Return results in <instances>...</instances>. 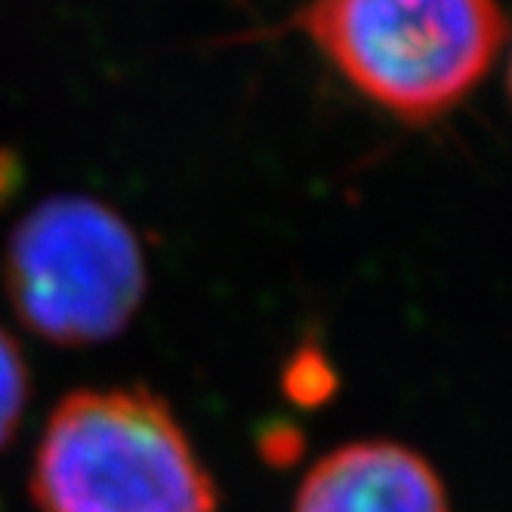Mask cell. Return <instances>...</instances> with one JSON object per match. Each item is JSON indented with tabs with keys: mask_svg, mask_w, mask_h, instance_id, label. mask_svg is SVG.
I'll return each mask as SVG.
<instances>
[{
	"mask_svg": "<svg viewBox=\"0 0 512 512\" xmlns=\"http://www.w3.org/2000/svg\"><path fill=\"white\" fill-rule=\"evenodd\" d=\"M13 182H16V164L7 155H0V195H4Z\"/></svg>",
	"mask_w": 512,
	"mask_h": 512,
	"instance_id": "cell-7",
	"label": "cell"
},
{
	"mask_svg": "<svg viewBox=\"0 0 512 512\" xmlns=\"http://www.w3.org/2000/svg\"><path fill=\"white\" fill-rule=\"evenodd\" d=\"M297 25L364 99L411 124L457 108L506 41L497 0H312Z\"/></svg>",
	"mask_w": 512,
	"mask_h": 512,
	"instance_id": "cell-2",
	"label": "cell"
},
{
	"mask_svg": "<svg viewBox=\"0 0 512 512\" xmlns=\"http://www.w3.org/2000/svg\"><path fill=\"white\" fill-rule=\"evenodd\" d=\"M28 395H31V377H28L25 355L19 343L0 327V451L16 435Z\"/></svg>",
	"mask_w": 512,
	"mask_h": 512,
	"instance_id": "cell-5",
	"label": "cell"
},
{
	"mask_svg": "<svg viewBox=\"0 0 512 512\" xmlns=\"http://www.w3.org/2000/svg\"><path fill=\"white\" fill-rule=\"evenodd\" d=\"M284 374H287L284 389L290 392V398L303 401V405H315V401L327 398L337 386L331 364L321 358V352H312V349H303L294 361L287 364Z\"/></svg>",
	"mask_w": 512,
	"mask_h": 512,
	"instance_id": "cell-6",
	"label": "cell"
},
{
	"mask_svg": "<svg viewBox=\"0 0 512 512\" xmlns=\"http://www.w3.org/2000/svg\"><path fill=\"white\" fill-rule=\"evenodd\" d=\"M145 281L136 232L99 198L59 195L31 207L4 247L10 306L53 346L115 340L136 318Z\"/></svg>",
	"mask_w": 512,
	"mask_h": 512,
	"instance_id": "cell-3",
	"label": "cell"
},
{
	"mask_svg": "<svg viewBox=\"0 0 512 512\" xmlns=\"http://www.w3.org/2000/svg\"><path fill=\"white\" fill-rule=\"evenodd\" d=\"M294 512H451V500L426 457L377 438L324 454L300 482Z\"/></svg>",
	"mask_w": 512,
	"mask_h": 512,
	"instance_id": "cell-4",
	"label": "cell"
},
{
	"mask_svg": "<svg viewBox=\"0 0 512 512\" xmlns=\"http://www.w3.org/2000/svg\"><path fill=\"white\" fill-rule=\"evenodd\" d=\"M41 512H216L192 438L145 386L78 389L53 408L31 463Z\"/></svg>",
	"mask_w": 512,
	"mask_h": 512,
	"instance_id": "cell-1",
	"label": "cell"
}]
</instances>
